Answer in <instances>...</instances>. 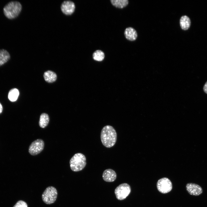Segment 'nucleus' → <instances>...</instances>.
<instances>
[{"mask_svg": "<svg viewBox=\"0 0 207 207\" xmlns=\"http://www.w3.org/2000/svg\"><path fill=\"white\" fill-rule=\"evenodd\" d=\"M100 138L103 145L107 148H110L115 144L117 140L116 131L112 126L106 125L102 129Z\"/></svg>", "mask_w": 207, "mask_h": 207, "instance_id": "f257e3e1", "label": "nucleus"}, {"mask_svg": "<svg viewBox=\"0 0 207 207\" xmlns=\"http://www.w3.org/2000/svg\"><path fill=\"white\" fill-rule=\"evenodd\" d=\"M20 3L17 1H12L8 3L4 7L3 11L5 16L9 19L17 17L22 10Z\"/></svg>", "mask_w": 207, "mask_h": 207, "instance_id": "f03ea898", "label": "nucleus"}, {"mask_svg": "<svg viewBox=\"0 0 207 207\" xmlns=\"http://www.w3.org/2000/svg\"><path fill=\"white\" fill-rule=\"evenodd\" d=\"M85 156L81 153L75 154L70 161V166L71 170L78 172L82 170L86 165Z\"/></svg>", "mask_w": 207, "mask_h": 207, "instance_id": "7ed1b4c3", "label": "nucleus"}, {"mask_svg": "<svg viewBox=\"0 0 207 207\" xmlns=\"http://www.w3.org/2000/svg\"><path fill=\"white\" fill-rule=\"evenodd\" d=\"M57 193L56 189L53 186L47 187L43 193L42 197L43 202L47 204L53 203L56 200Z\"/></svg>", "mask_w": 207, "mask_h": 207, "instance_id": "20e7f679", "label": "nucleus"}, {"mask_svg": "<svg viewBox=\"0 0 207 207\" xmlns=\"http://www.w3.org/2000/svg\"><path fill=\"white\" fill-rule=\"evenodd\" d=\"M131 191L130 186L126 183L120 185L115 190L116 198L119 200H122L125 199L129 194Z\"/></svg>", "mask_w": 207, "mask_h": 207, "instance_id": "39448f33", "label": "nucleus"}, {"mask_svg": "<svg viewBox=\"0 0 207 207\" xmlns=\"http://www.w3.org/2000/svg\"><path fill=\"white\" fill-rule=\"evenodd\" d=\"M157 187L159 192L162 193H166L171 191L172 189V184L168 179L164 177L158 181Z\"/></svg>", "mask_w": 207, "mask_h": 207, "instance_id": "423d86ee", "label": "nucleus"}, {"mask_svg": "<svg viewBox=\"0 0 207 207\" xmlns=\"http://www.w3.org/2000/svg\"><path fill=\"white\" fill-rule=\"evenodd\" d=\"M44 143L43 140L41 139H37L30 144L28 149L29 154L32 156H35L40 153L43 150Z\"/></svg>", "mask_w": 207, "mask_h": 207, "instance_id": "0eeeda50", "label": "nucleus"}, {"mask_svg": "<svg viewBox=\"0 0 207 207\" xmlns=\"http://www.w3.org/2000/svg\"><path fill=\"white\" fill-rule=\"evenodd\" d=\"M186 188L188 192L191 195L198 196L203 192V189L202 187L195 183H187L186 185Z\"/></svg>", "mask_w": 207, "mask_h": 207, "instance_id": "6e6552de", "label": "nucleus"}, {"mask_svg": "<svg viewBox=\"0 0 207 207\" xmlns=\"http://www.w3.org/2000/svg\"><path fill=\"white\" fill-rule=\"evenodd\" d=\"M61 8L64 14L67 15H70L74 12L75 6L73 2L70 1H66L62 3Z\"/></svg>", "mask_w": 207, "mask_h": 207, "instance_id": "1a4fd4ad", "label": "nucleus"}, {"mask_svg": "<svg viewBox=\"0 0 207 207\" xmlns=\"http://www.w3.org/2000/svg\"><path fill=\"white\" fill-rule=\"evenodd\" d=\"M102 177L104 180L106 182H113L116 179V174L115 171L112 169H108L103 171Z\"/></svg>", "mask_w": 207, "mask_h": 207, "instance_id": "9d476101", "label": "nucleus"}, {"mask_svg": "<svg viewBox=\"0 0 207 207\" xmlns=\"http://www.w3.org/2000/svg\"><path fill=\"white\" fill-rule=\"evenodd\" d=\"M124 34L126 38L131 41L135 40L137 37L136 30L131 27L126 28L124 30Z\"/></svg>", "mask_w": 207, "mask_h": 207, "instance_id": "9b49d317", "label": "nucleus"}, {"mask_svg": "<svg viewBox=\"0 0 207 207\" xmlns=\"http://www.w3.org/2000/svg\"><path fill=\"white\" fill-rule=\"evenodd\" d=\"M43 77L45 81L49 83H52L55 82L57 78L55 73L50 70H48L45 72L43 75Z\"/></svg>", "mask_w": 207, "mask_h": 207, "instance_id": "f8f14e48", "label": "nucleus"}, {"mask_svg": "<svg viewBox=\"0 0 207 207\" xmlns=\"http://www.w3.org/2000/svg\"><path fill=\"white\" fill-rule=\"evenodd\" d=\"M180 24L182 29L184 30H187L191 25V21L189 18L186 16L181 17L180 20Z\"/></svg>", "mask_w": 207, "mask_h": 207, "instance_id": "ddd939ff", "label": "nucleus"}, {"mask_svg": "<svg viewBox=\"0 0 207 207\" xmlns=\"http://www.w3.org/2000/svg\"><path fill=\"white\" fill-rule=\"evenodd\" d=\"M49 118L48 115L46 113H43L40 115L39 125L40 127L44 128L48 124Z\"/></svg>", "mask_w": 207, "mask_h": 207, "instance_id": "4468645a", "label": "nucleus"}, {"mask_svg": "<svg viewBox=\"0 0 207 207\" xmlns=\"http://www.w3.org/2000/svg\"><path fill=\"white\" fill-rule=\"evenodd\" d=\"M10 58V54L7 50L4 49H0V66L7 62Z\"/></svg>", "mask_w": 207, "mask_h": 207, "instance_id": "2eb2a0df", "label": "nucleus"}, {"mask_svg": "<svg viewBox=\"0 0 207 207\" xmlns=\"http://www.w3.org/2000/svg\"><path fill=\"white\" fill-rule=\"evenodd\" d=\"M110 1L113 6L120 9L125 7L129 3L128 0H111Z\"/></svg>", "mask_w": 207, "mask_h": 207, "instance_id": "dca6fc26", "label": "nucleus"}, {"mask_svg": "<svg viewBox=\"0 0 207 207\" xmlns=\"http://www.w3.org/2000/svg\"><path fill=\"white\" fill-rule=\"evenodd\" d=\"M19 95V92L18 89L14 88L11 89L9 92L8 98L11 101H16Z\"/></svg>", "mask_w": 207, "mask_h": 207, "instance_id": "f3484780", "label": "nucleus"}, {"mask_svg": "<svg viewBox=\"0 0 207 207\" xmlns=\"http://www.w3.org/2000/svg\"><path fill=\"white\" fill-rule=\"evenodd\" d=\"M92 56L94 60L98 61H101L104 59L105 54L102 51L98 50L93 52Z\"/></svg>", "mask_w": 207, "mask_h": 207, "instance_id": "a211bd4d", "label": "nucleus"}, {"mask_svg": "<svg viewBox=\"0 0 207 207\" xmlns=\"http://www.w3.org/2000/svg\"><path fill=\"white\" fill-rule=\"evenodd\" d=\"M13 207H28V205L24 201L19 200L17 202Z\"/></svg>", "mask_w": 207, "mask_h": 207, "instance_id": "6ab92c4d", "label": "nucleus"}, {"mask_svg": "<svg viewBox=\"0 0 207 207\" xmlns=\"http://www.w3.org/2000/svg\"><path fill=\"white\" fill-rule=\"evenodd\" d=\"M204 92L207 94V81L205 84L203 88Z\"/></svg>", "mask_w": 207, "mask_h": 207, "instance_id": "aec40b11", "label": "nucleus"}, {"mask_svg": "<svg viewBox=\"0 0 207 207\" xmlns=\"http://www.w3.org/2000/svg\"><path fill=\"white\" fill-rule=\"evenodd\" d=\"M3 110V107L2 106L0 103V114L2 112Z\"/></svg>", "mask_w": 207, "mask_h": 207, "instance_id": "412c9836", "label": "nucleus"}]
</instances>
